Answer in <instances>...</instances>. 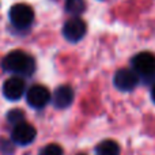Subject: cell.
I'll return each mask as SVG.
<instances>
[{
    "label": "cell",
    "mask_w": 155,
    "mask_h": 155,
    "mask_svg": "<svg viewBox=\"0 0 155 155\" xmlns=\"http://www.w3.org/2000/svg\"><path fill=\"white\" fill-rule=\"evenodd\" d=\"M2 67L15 76H30L35 71V61L23 51H12L2 60Z\"/></svg>",
    "instance_id": "6da1fadb"
},
{
    "label": "cell",
    "mask_w": 155,
    "mask_h": 155,
    "mask_svg": "<svg viewBox=\"0 0 155 155\" xmlns=\"http://www.w3.org/2000/svg\"><path fill=\"white\" fill-rule=\"evenodd\" d=\"M10 21L14 27L19 30H25L27 27L31 26L33 21H34V11L30 5L19 3L10 8Z\"/></svg>",
    "instance_id": "7a4b0ae2"
},
{
    "label": "cell",
    "mask_w": 155,
    "mask_h": 155,
    "mask_svg": "<svg viewBox=\"0 0 155 155\" xmlns=\"http://www.w3.org/2000/svg\"><path fill=\"white\" fill-rule=\"evenodd\" d=\"M132 70L140 76L155 75V56L150 52H140L132 59Z\"/></svg>",
    "instance_id": "3957f363"
},
{
    "label": "cell",
    "mask_w": 155,
    "mask_h": 155,
    "mask_svg": "<svg viewBox=\"0 0 155 155\" xmlns=\"http://www.w3.org/2000/svg\"><path fill=\"white\" fill-rule=\"evenodd\" d=\"M86 31H87L86 23L79 16L71 18L63 26V34H64L65 40H68L70 42H78V41H80L86 35Z\"/></svg>",
    "instance_id": "277c9868"
},
{
    "label": "cell",
    "mask_w": 155,
    "mask_h": 155,
    "mask_svg": "<svg viewBox=\"0 0 155 155\" xmlns=\"http://www.w3.org/2000/svg\"><path fill=\"white\" fill-rule=\"evenodd\" d=\"M26 99L27 104L31 107L35 109H42L44 106H46L51 99V93L49 90L42 84H34L27 90L26 93Z\"/></svg>",
    "instance_id": "5b68a950"
},
{
    "label": "cell",
    "mask_w": 155,
    "mask_h": 155,
    "mask_svg": "<svg viewBox=\"0 0 155 155\" xmlns=\"http://www.w3.org/2000/svg\"><path fill=\"white\" fill-rule=\"evenodd\" d=\"M35 128L33 125H30L29 123H22L14 125L12 134H11V139L14 143L19 146H27L35 139Z\"/></svg>",
    "instance_id": "8992f818"
},
{
    "label": "cell",
    "mask_w": 155,
    "mask_h": 155,
    "mask_svg": "<svg viewBox=\"0 0 155 155\" xmlns=\"http://www.w3.org/2000/svg\"><path fill=\"white\" fill-rule=\"evenodd\" d=\"M139 83V75L134 70L123 68L118 70L114 75V86L120 91H131Z\"/></svg>",
    "instance_id": "52a82bcc"
},
{
    "label": "cell",
    "mask_w": 155,
    "mask_h": 155,
    "mask_svg": "<svg viewBox=\"0 0 155 155\" xmlns=\"http://www.w3.org/2000/svg\"><path fill=\"white\" fill-rule=\"evenodd\" d=\"M26 90V83L22 76H12L7 79L3 84V95L10 101H16L22 98Z\"/></svg>",
    "instance_id": "ba28073f"
},
{
    "label": "cell",
    "mask_w": 155,
    "mask_h": 155,
    "mask_svg": "<svg viewBox=\"0 0 155 155\" xmlns=\"http://www.w3.org/2000/svg\"><path fill=\"white\" fill-rule=\"evenodd\" d=\"M74 101V90L71 86L63 84L56 88L53 94V104L59 109H64L68 107Z\"/></svg>",
    "instance_id": "9c48e42d"
},
{
    "label": "cell",
    "mask_w": 155,
    "mask_h": 155,
    "mask_svg": "<svg viewBox=\"0 0 155 155\" xmlns=\"http://www.w3.org/2000/svg\"><path fill=\"white\" fill-rule=\"evenodd\" d=\"M97 155H120V146L114 140H104L95 148Z\"/></svg>",
    "instance_id": "30bf717a"
},
{
    "label": "cell",
    "mask_w": 155,
    "mask_h": 155,
    "mask_svg": "<svg viewBox=\"0 0 155 155\" xmlns=\"http://www.w3.org/2000/svg\"><path fill=\"white\" fill-rule=\"evenodd\" d=\"M65 8H67V11L70 14L78 16L79 14H82L83 11H84L86 4H84L83 0H67V3H65Z\"/></svg>",
    "instance_id": "8fae6325"
},
{
    "label": "cell",
    "mask_w": 155,
    "mask_h": 155,
    "mask_svg": "<svg viewBox=\"0 0 155 155\" xmlns=\"http://www.w3.org/2000/svg\"><path fill=\"white\" fill-rule=\"evenodd\" d=\"M7 118H8V121H10L11 124L16 125V124L22 123V121L25 120V112H22L21 109H12V110L8 112Z\"/></svg>",
    "instance_id": "7c38bea8"
},
{
    "label": "cell",
    "mask_w": 155,
    "mask_h": 155,
    "mask_svg": "<svg viewBox=\"0 0 155 155\" xmlns=\"http://www.w3.org/2000/svg\"><path fill=\"white\" fill-rule=\"evenodd\" d=\"M40 155H64L63 154V148L59 144H48L40 151Z\"/></svg>",
    "instance_id": "4fadbf2b"
},
{
    "label": "cell",
    "mask_w": 155,
    "mask_h": 155,
    "mask_svg": "<svg viewBox=\"0 0 155 155\" xmlns=\"http://www.w3.org/2000/svg\"><path fill=\"white\" fill-rule=\"evenodd\" d=\"M151 98H153V101L155 102V86L153 87V90H151Z\"/></svg>",
    "instance_id": "5bb4252c"
}]
</instances>
